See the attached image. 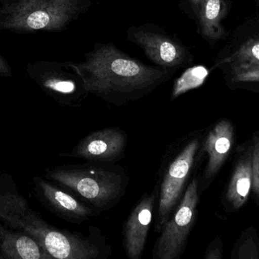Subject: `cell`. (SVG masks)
I'll list each match as a JSON object with an SVG mask.
<instances>
[{
    "instance_id": "6da1fadb",
    "label": "cell",
    "mask_w": 259,
    "mask_h": 259,
    "mask_svg": "<svg viewBox=\"0 0 259 259\" xmlns=\"http://www.w3.org/2000/svg\"><path fill=\"white\" fill-rule=\"evenodd\" d=\"M74 65L88 94L116 106L147 95L172 73L170 68L145 65L112 43L97 44L83 62Z\"/></svg>"
},
{
    "instance_id": "7a4b0ae2",
    "label": "cell",
    "mask_w": 259,
    "mask_h": 259,
    "mask_svg": "<svg viewBox=\"0 0 259 259\" xmlns=\"http://www.w3.org/2000/svg\"><path fill=\"white\" fill-rule=\"evenodd\" d=\"M90 5V0H0V31H61Z\"/></svg>"
},
{
    "instance_id": "3957f363",
    "label": "cell",
    "mask_w": 259,
    "mask_h": 259,
    "mask_svg": "<svg viewBox=\"0 0 259 259\" xmlns=\"http://www.w3.org/2000/svg\"><path fill=\"white\" fill-rule=\"evenodd\" d=\"M47 177L101 211L109 210L119 202L128 182L121 167L91 164L56 167L48 170Z\"/></svg>"
},
{
    "instance_id": "277c9868",
    "label": "cell",
    "mask_w": 259,
    "mask_h": 259,
    "mask_svg": "<svg viewBox=\"0 0 259 259\" xmlns=\"http://www.w3.org/2000/svg\"><path fill=\"white\" fill-rule=\"evenodd\" d=\"M199 203L198 181L187 187L182 200L161 231L154 255L158 259H176L185 249L190 231L196 220Z\"/></svg>"
},
{
    "instance_id": "5b68a950",
    "label": "cell",
    "mask_w": 259,
    "mask_h": 259,
    "mask_svg": "<svg viewBox=\"0 0 259 259\" xmlns=\"http://www.w3.org/2000/svg\"><path fill=\"white\" fill-rule=\"evenodd\" d=\"M199 140L194 138L179 151L164 170L160 186L158 209L155 229L161 231L181 198L184 184L188 179L199 149Z\"/></svg>"
},
{
    "instance_id": "8992f818",
    "label": "cell",
    "mask_w": 259,
    "mask_h": 259,
    "mask_svg": "<svg viewBox=\"0 0 259 259\" xmlns=\"http://www.w3.org/2000/svg\"><path fill=\"white\" fill-rule=\"evenodd\" d=\"M29 75L59 101L71 105L88 94L74 63L42 62L29 65Z\"/></svg>"
},
{
    "instance_id": "52a82bcc",
    "label": "cell",
    "mask_w": 259,
    "mask_h": 259,
    "mask_svg": "<svg viewBox=\"0 0 259 259\" xmlns=\"http://www.w3.org/2000/svg\"><path fill=\"white\" fill-rule=\"evenodd\" d=\"M127 34L130 41L141 47L146 56L158 66L176 68L187 61V48L156 26L145 24L131 27Z\"/></svg>"
},
{
    "instance_id": "ba28073f",
    "label": "cell",
    "mask_w": 259,
    "mask_h": 259,
    "mask_svg": "<svg viewBox=\"0 0 259 259\" xmlns=\"http://www.w3.org/2000/svg\"><path fill=\"white\" fill-rule=\"evenodd\" d=\"M127 137L119 128L109 127L91 132L71 152L63 155L90 161L113 162L124 157Z\"/></svg>"
},
{
    "instance_id": "9c48e42d",
    "label": "cell",
    "mask_w": 259,
    "mask_h": 259,
    "mask_svg": "<svg viewBox=\"0 0 259 259\" xmlns=\"http://www.w3.org/2000/svg\"><path fill=\"white\" fill-rule=\"evenodd\" d=\"M157 188L145 194L131 211L123 229V246L130 259H140L152 220L156 202Z\"/></svg>"
},
{
    "instance_id": "30bf717a",
    "label": "cell",
    "mask_w": 259,
    "mask_h": 259,
    "mask_svg": "<svg viewBox=\"0 0 259 259\" xmlns=\"http://www.w3.org/2000/svg\"><path fill=\"white\" fill-rule=\"evenodd\" d=\"M36 196L53 213L68 221L82 224L94 215V209L42 178H33Z\"/></svg>"
},
{
    "instance_id": "8fae6325",
    "label": "cell",
    "mask_w": 259,
    "mask_h": 259,
    "mask_svg": "<svg viewBox=\"0 0 259 259\" xmlns=\"http://www.w3.org/2000/svg\"><path fill=\"white\" fill-rule=\"evenodd\" d=\"M0 253L3 258H53L33 237L22 231H10L0 225Z\"/></svg>"
},
{
    "instance_id": "7c38bea8",
    "label": "cell",
    "mask_w": 259,
    "mask_h": 259,
    "mask_svg": "<svg viewBox=\"0 0 259 259\" xmlns=\"http://www.w3.org/2000/svg\"><path fill=\"white\" fill-rule=\"evenodd\" d=\"M234 141V129L228 120H221L208 134L205 151L208 155V165L205 172L206 179L214 176L231 152Z\"/></svg>"
},
{
    "instance_id": "4fadbf2b",
    "label": "cell",
    "mask_w": 259,
    "mask_h": 259,
    "mask_svg": "<svg viewBox=\"0 0 259 259\" xmlns=\"http://www.w3.org/2000/svg\"><path fill=\"white\" fill-rule=\"evenodd\" d=\"M252 187V156L249 155L237 164L228 187L227 198L234 208L244 205Z\"/></svg>"
},
{
    "instance_id": "5bb4252c",
    "label": "cell",
    "mask_w": 259,
    "mask_h": 259,
    "mask_svg": "<svg viewBox=\"0 0 259 259\" xmlns=\"http://www.w3.org/2000/svg\"><path fill=\"white\" fill-rule=\"evenodd\" d=\"M208 75V70L203 66L193 67L187 70L175 82L172 91V100L190 90L201 86L205 82Z\"/></svg>"
},
{
    "instance_id": "9a60e30c",
    "label": "cell",
    "mask_w": 259,
    "mask_h": 259,
    "mask_svg": "<svg viewBox=\"0 0 259 259\" xmlns=\"http://www.w3.org/2000/svg\"><path fill=\"white\" fill-rule=\"evenodd\" d=\"M229 60L235 66L259 65V40L245 44Z\"/></svg>"
},
{
    "instance_id": "2e32d148",
    "label": "cell",
    "mask_w": 259,
    "mask_h": 259,
    "mask_svg": "<svg viewBox=\"0 0 259 259\" xmlns=\"http://www.w3.org/2000/svg\"><path fill=\"white\" fill-rule=\"evenodd\" d=\"M221 10L220 0H206L202 10V26L205 33H210L213 24L217 21Z\"/></svg>"
},
{
    "instance_id": "e0dca14e",
    "label": "cell",
    "mask_w": 259,
    "mask_h": 259,
    "mask_svg": "<svg viewBox=\"0 0 259 259\" xmlns=\"http://www.w3.org/2000/svg\"><path fill=\"white\" fill-rule=\"evenodd\" d=\"M234 80L236 82H258L259 65L234 66Z\"/></svg>"
},
{
    "instance_id": "ac0fdd59",
    "label": "cell",
    "mask_w": 259,
    "mask_h": 259,
    "mask_svg": "<svg viewBox=\"0 0 259 259\" xmlns=\"http://www.w3.org/2000/svg\"><path fill=\"white\" fill-rule=\"evenodd\" d=\"M252 187L259 196V139H255L252 154Z\"/></svg>"
},
{
    "instance_id": "d6986e66",
    "label": "cell",
    "mask_w": 259,
    "mask_h": 259,
    "mask_svg": "<svg viewBox=\"0 0 259 259\" xmlns=\"http://www.w3.org/2000/svg\"><path fill=\"white\" fill-rule=\"evenodd\" d=\"M12 76V69L7 61L0 54V77H8Z\"/></svg>"
},
{
    "instance_id": "ffe728a7",
    "label": "cell",
    "mask_w": 259,
    "mask_h": 259,
    "mask_svg": "<svg viewBox=\"0 0 259 259\" xmlns=\"http://www.w3.org/2000/svg\"><path fill=\"white\" fill-rule=\"evenodd\" d=\"M205 258L206 259H219L222 258L220 249H217V248L216 249H210L207 252Z\"/></svg>"
},
{
    "instance_id": "44dd1931",
    "label": "cell",
    "mask_w": 259,
    "mask_h": 259,
    "mask_svg": "<svg viewBox=\"0 0 259 259\" xmlns=\"http://www.w3.org/2000/svg\"><path fill=\"white\" fill-rule=\"evenodd\" d=\"M193 1H194V2H198V1H199V0H193Z\"/></svg>"
},
{
    "instance_id": "7402d4cb",
    "label": "cell",
    "mask_w": 259,
    "mask_h": 259,
    "mask_svg": "<svg viewBox=\"0 0 259 259\" xmlns=\"http://www.w3.org/2000/svg\"><path fill=\"white\" fill-rule=\"evenodd\" d=\"M0 258H3V256H2V255H0Z\"/></svg>"
}]
</instances>
